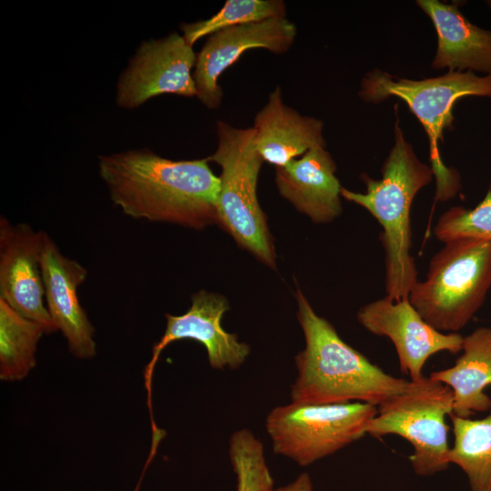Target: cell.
Wrapping results in <instances>:
<instances>
[{
  "instance_id": "1",
  "label": "cell",
  "mask_w": 491,
  "mask_h": 491,
  "mask_svg": "<svg viewBox=\"0 0 491 491\" xmlns=\"http://www.w3.org/2000/svg\"><path fill=\"white\" fill-rule=\"evenodd\" d=\"M208 163L139 149L100 155L98 171L112 202L126 215L201 229L217 223L220 179Z\"/></svg>"
},
{
  "instance_id": "2",
  "label": "cell",
  "mask_w": 491,
  "mask_h": 491,
  "mask_svg": "<svg viewBox=\"0 0 491 491\" xmlns=\"http://www.w3.org/2000/svg\"><path fill=\"white\" fill-rule=\"evenodd\" d=\"M297 319L306 346L295 356L297 375L291 401L309 405L361 402L379 406L406 390L411 380L396 377L346 344L318 316L297 288Z\"/></svg>"
},
{
  "instance_id": "3",
  "label": "cell",
  "mask_w": 491,
  "mask_h": 491,
  "mask_svg": "<svg viewBox=\"0 0 491 491\" xmlns=\"http://www.w3.org/2000/svg\"><path fill=\"white\" fill-rule=\"evenodd\" d=\"M395 132L396 143L384 162L381 179L363 174L366 193L342 186L341 196L366 209L382 226L386 297L399 301L409 297L418 281L415 258L410 254L411 205L418 191L432 181L434 173L416 157L397 123Z\"/></svg>"
},
{
  "instance_id": "4",
  "label": "cell",
  "mask_w": 491,
  "mask_h": 491,
  "mask_svg": "<svg viewBox=\"0 0 491 491\" xmlns=\"http://www.w3.org/2000/svg\"><path fill=\"white\" fill-rule=\"evenodd\" d=\"M444 244L408 299L433 327L457 333L480 309L491 287V242L457 238Z\"/></svg>"
},
{
  "instance_id": "5",
  "label": "cell",
  "mask_w": 491,
  "mask_h": 491,
  "mask_svg": "<svg viewBox=\"0 0 491 491\" xmlns=\"http://www.w3.org/2000/svg\"><path fill=\"white\" fill-rule=\"evenodd\" d=\"M218 144L205 157L221 167L217 223L235 242L266 266H276V252L266 216L257 198L264 163L255 144V130L216 122Z\"/></svg>"
},
{
  "instance_id": "6",
  "label": "cell",
  "mask_w": 491,
  "mask_h": 491,
  "mask_svg": "<svg viewBox=\"0 0 491 491\" xmlns=\"http://www.w3.org/2000/svg\"><path fill=\"white\" fill-rule=\"evenodd\" d=\"M359 95L374 103L395 95L408 105L428 136L436 200L444 202L455 196L460 189L459 176L442 162L438 142L443 140L444 130L452 125L456 101L466 95L491 96V74L478 76L471 71H449L442 76L415 81L395 80L390 75L375 70L364 77Z\"/></svg>"
},
{
  "instance_id": "7",
  "label": "cell",
  "mask_w": 491,
  "mask_h": 491,
  "mask_svg": "<svg viewBox=\"0 0 491 491\" xmlns=\"http://www.w3.org/2000/svg\"><path fill=\"white\" fill-rule=\"evenodd\" d=\"M453 392L446 385L430 376L411 380L406 390L377 406L366 435L403 437L413 447L409 460L414 472L421 476L435 475L450 465L446 418L453 414Z\"/></svg>"
},
{
  "instance_id": "8",
  "label": "cell",
  "mask_w": 491,
  "mask_h": 491,
  "mask_svg": "<svg viewBox=\"0 0 491 491\" xmlns=\"http://www.w3.org/2000/svg\"><path fill=\"white\" fill-rule=\"evenodd\" d=\"M377 407L361 402L309 405L292 402L266 416L273 452L307 466L366 435Z\"/></svg>"
},
{
  "instance_id": "9",
  "label": "cell",
  "mask_w": 491,
  "mask_h": 491,
  "mask_svg": "<svg viewBox=\"0 0 491 491\" xmlns=\"http://www.w3.org/2000/svg\"><path fill=\"white\" fill-rule=\"evenodd\" d=\"M196 55L183 35L144 41L120 75L115 101L134 109L162 94L196 96L192 68Z\"/></svg>"
},
{
  "instance_id": "10",
  "label": "cell",
  "mask_w": 491,
  "mask_h": 491,
  "mask_svg": "<svg viewBox=\"0 0 491 491\" xmlns=\"http://www.w3.org/2000/svg\"><path fill=\"white\" fill-rule=\"evenodd\" d=\"M191 306L180 316L166 314V326L160 340L154 345L152 356L144 371L151 427H155L152 411V378L162 351L172 342L192 339L201 343L214 369L232 370L240 367L250 353L247 344L239 341L235 334L226 332L222 319L229 309L227 300L220 295L201 290L191 297Z\"/></svg>"
},
{
  "instance_id": "11",
  "label": "cell",
  "mask_w": 491,
  "mask_h": 491,
  "mask_svg": "<svg viewBox=\"0 0 491 491\" xmlns=\"http://www.w3.org/2000/svg\"><path fill=\"white\" fill-rule=\"evenodd\" d=\"M356 317L368 332L386 336L394 344L400 370L410 380L418 381L433 355L462 351L464 336L444 333L429 325L413 307L408 298L392 301L386 296L363 306Z\"/></svg>"
},
{
  "instance_id": "12",
  "label": "cell",
  "mask_w": 491,
  "mask_h": 491,
  "mask_svg": "<svg viewBox=\"0 0 491 491\" xmlns=\"http://www.w3.org/2000/svg\"><path fill=\"white\" fill-rule=\"evenodd\" d=\"M296 32V25L282 17L235 25L209 35L196 55L193 72L198 100L209 109L219 107L224 94L218 79L228 67L251 49L286 53Z\"/></svg>"
},
{
  "instance_id": "13",
  "label": "cell",
  "mask_w": 491,
  "mask_h": 491,
  "mask_svg": "<svg viewBox=\"0 0 491 491\" xmlns=\"http://www.w3.org/2000/svg\"><path fill=\"white\" fill-rule=\"evenodd\" d=\"M45 232L0 219V298L23 316L58 331L45 304L41 268Z\"/></svg>"
},
{
  "instance_id": "14",
  "label": "cell",
  "mask_w": 491,
  "mask_h": 491,
  "mask_svg": "<svg viewBox=\"0 0 491 491\" xmlns=\"http://www.w3.org/2000/svg\"><path fill=\"white\" fill-rule=\"evenodd\" d=\"M45 298L48 313L66 338L70 352L78 358L95 355L94 327L82 307L77 288L85 282L86 269L65 256L45 233L41 256Z\"/></svg>"
},
{
  "instance_id": "15",
  "label": "cell",
  "mask_w": 491,
  "mask_h": 491,
  "mask_svg": "<svg viewBox=\"0 0 491 491\" xmlns=\"http://www.w3.org/2000/svg\"><path fill=\"white\" fill-rule=\"evenodd\" d=\"M326 146H316L276 167L279 194L314 223H329L342 213L341 185Z\"/></svg>"
},
{
  "instance_id": "16",
  "label": "cell",
  "mask_w": 491,
  "mask_h": 491,
  "mask_svg": "<svg viewBox=\"0 0 491 491\" xmlns=\"http://www.w3.org/2000/svg\"><path fill=\"white\" fill-rule=\"evenodd\" d=\"M255 144L264 160L283 166L316 146H326L323 122L287 105L276 86L255 116Z\"/></svg>"
},
{
  "instance_id": "17",
  "label": "cell",
  "mask_w": 491,
  "mask_h": 491,
  "mask_svg": "<svg viewBox=\"0 0 491 491\" xmlns=\"http://www.w3.org/2000/svg\"><path fill=\"white\" fill-rule=\"evenodd\" d=\"M437 33L433 67L476 70L491 74V31L471 24L457 9L437 0H418Z\"/></svg>"
},
{
  "instance_id": "18",
  "label": "cell",
  "mask_w": 491,
  "mask_h": 491,
  "mask_svg": "<svg viewBox=\"0 0 491 491\" xmlns=\"http://www.w3.org/2000/svg\"><path fill=\"white\" fill-rule=\"evenodd\" d=\"M429 376L452 390L454 415L468 418L489 410L491 398L485 388L491 386V327H478L465 336L455 365Z\"/></svg>"
},
{
  "instance_id": "19",
  "label": "cell",
  "mask_w": 491,
  "mask_h": 491,
  "mask_svg": "<svg viewBox=\"0 0 491 491\" xmlns=\"http://www.w3.org/2000/svg\"><path fill=\"white\" fill-rule=\"evenodd\" d=\"M454 434L448 460L466 475L471 491H491V415L481 419L449 416Z\"/></svg>"
},
{
  "instance_id": "20",
  "label": "cell",
  "mask_w": 491,
  "mask_h": 491,
  "mask_svg": "<svg viewBox=\"0 0 491 491\" xmlns=\"http://www.w3.org/2000/svg\"><path fill=\"white\" fill-rule=\"evenodd\" d=\"M45 327L0 298V378L17 381L35 366V351Z\"/></svg>"
},
{
  "instance_id": "21",
  "label": "cell",
  "mask_w": 491,
  "mask_h": 491,
  "mask_svg": "<svg viewBox=\"0 0 491 491\" xmlns=\"http://www.w3.org/2000/svg\"><path fill=\"white\" fill-rule=\"evenodd\" d=\"M282 0H227L213 16L181 25L183 36L191 45L205 35L235 25L286 17Z\"/></svg>"
},
{
  "instance_id": "22",
  "label": "cell",
  "mask_w": 491,
  "mask_h": 491,
  "mask_svg": "<svg viewBox=\"0 0 491 491\" xmlns=\"http://www.w3.org/2000/svg\"><path fill=\"white\" fill-rule=\"evenodd\" d=\"M236 491H272L274 480L260 439L247 428L235 431L228 443Z\"/></svg>"
},
{
  "instance_id": "23",
  "label": "cell",
  "mask_w": 491,
  "mask_h": 491,
  "mask_svg": "<svg viewBox=\"0 0 491 491\" xmlns=\"http://www.w3.org/2000/svg\"><path fill=\"white\" fill-rule=\"evenodd\" d=\"M435 236L446 243L457 238H475L491 242V191L473 209L453 206L438 218Z\"/></svg>"
},
{
  "instance_id": "24",
  "label": "cell",
  "mask_w": 491,
  "mask_h": 491,
  "mask_svg": "<svg viewBox=\"0 0 491 491\" xmlns=\"http://www.w3.org/2000/svg\"><path fill=\"white\" fill-rule=\"evenodd\" d=\"M272 491H315L312 479L307 473H301L287 485L274 488Z\"/></svg>"
}]
</instances>
